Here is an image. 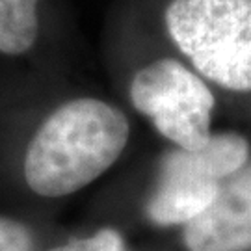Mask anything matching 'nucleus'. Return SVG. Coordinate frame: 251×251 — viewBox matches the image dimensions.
I'll return each instance as SVG.
<instances>
[{
    "instance_id": "39448f33",
    "label": "nucleus",
    "mask_w": 251,
    "mask_h": 251,
    "mask_svg": "<svg viewBox=\"0 0 251 251\" xmlns=\"http://www.w3.org/2000/svg\"><path fill=\"white\" fill-rule=\"evenodd\" d=\"M250 162V144L236 132H216L199 149H173L160 162L158 180H196L222 184Z\"/></svg>"
},
{
    "instance_id": "f03ea898",
    "label": "nucleus",
    "mask_w": 251,
    "mask_h": 251,
    "mask_svg": "<svg viewBox=\"0 0 251 251\" xmlns=\"http://www.w3.org/2000/svg\"><path fill=\"white\" fill-rule=\"evenodd\" d=\"M164 23L201 78L251 91V0H171Z\"/></svg>"
},
{
    "instance_id": "6e6552de",
    "label": "nucleus",
    "mask_w": 251,
    "mask_h": 251,
    "mask_svg": "<svg viewBox=\"0 0 251 251\" xmlns=\"http://www.w3.org/2000/svg\"><path fill=\"white\" fill-rule=\"evenodd\" d=\"M49 251H128V248L119 231L112 229V227H104L91 236L75 238L71 242L52 248Z\"/></svg>"
},
{
    "instance_id": "f257e3e1",
    "label": "nucleus",
    "mask_w": 251,
    "mask_h": 251,
    "mask_svg": "<svg viewBox=\"0 0 251 251\" xmlns=\"http://www.w3.org/2000/svg\"><path fill=\"white\" fill-rule=\"evenodd\" d=\"M128 136L126 116L106 100L78 97L63 102L28 144V188L41 198L71 196L116 164Z\"/></svg>"
},
{
    "instance_id": "423d86ee",
    "label": "nucleus",
    "mask_w": 251,
    "mask_h": 251,
    "mask_svg": "<svg viewBox=\"0 0 251 251\" xmlns=\"http://www.w3.org/2000/svg\"><path fill=\"white\" fill-rule=\"evenodd\" d=\"M220 186L196 180H158L147 201V218L164 227L192 224L212 205Z\"/></svg>"
},
{
    "instance_id": "7ed1b4c3",
    "label": "nucleus",
    "mask_w": 251,
    "mask_h": 251,
    "mask_svg": "<svg viewBox=\"0 0 251 251\" xmlns=\"http://www.w3.org/2000/svg\"><path fill=\"white\" fill-rule=\"evenodd\" d=\"M132 106L179 149L208 142L214 93L198 73L173 58H160L136 73L128 86Z\"/></svg>"
},
{
    "instance_id": "0eeeda50",
    "label": "nucleus",
    "mask_w": 251,
    "mask_h": 251,
    "mask_svg": "<svg viewBox=\"0 0 251 251\" xmlns=\"http://www.w3.org/2000/svg\"><path fill=\"white\" fill-rule=\"evenodd\" d=\"M41 0H0V52H28L39 34L37 6Z\"/></svg>"
},
{
    "instance_id": "1a4fd4ad",
    "label": "nucleus",
    "mask_w": 251,
    "mask_h": 251,
    "mask_svg": "<svg viewBox=\"0 0 251 251\" xmlns=\"http://www.w3.org/2000/svg\"><path fill=\"white\" fill-rule=\"evenodd\" d=\"M0 251H34V236L25 224L0 216Z\"/></svg>"
},
{
    "instance_id": "20e7f679",
    "label": "nucleus",
    "mask_w": 251,
    "mask_h": 251,
    "mask_svg": "<svg viewBox=\"0 0 251 251\" xmlns=\"http://www.w3.org/2000/svg\"><path fill=\"white\" fill-rule=\"evenodd\" d=\"M188 251H251V162L222 182L212 205L184 225Z\"/></svg>"
}]
</instances>
